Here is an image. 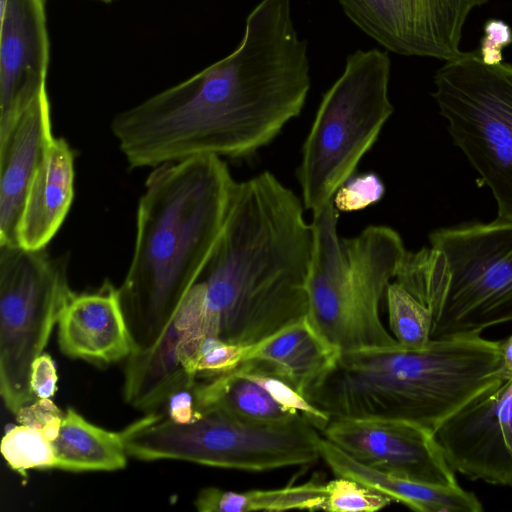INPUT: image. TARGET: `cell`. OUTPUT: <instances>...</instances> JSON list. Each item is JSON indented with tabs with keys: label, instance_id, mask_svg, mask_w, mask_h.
Returning <instances> with one entry per match:
<instances>
[{
	"label": "cell",
	"instance_id": "cell-6",
	"mask_svg": "<svg viewBox=\"0 0 512 512\" xmlns=\"http://www.w3.org/2000/svg\"><path fill=\"white\" fill-rule=\"evenodd\" d=\"M390 71L388 51L356 50L323 95L297 170L302 202L312 215L353 176L393 113Z\"/></svg>",
	"mask_w": 512,
	"mask_h": 512
},
{
	"label": "cell",
	"instance_id": "cell-5",
	"mask_svg": "<svg viewBox=\"0 0 512 512\" xmlns=\"http://www.w3.org/2000/svg\"><path fill=\"white\" fill-rule=\"evenodd\" d=\"M338 216L333 201L312 215L308 319L339 353L396 345L380 306L406 254L403 240L384 225L340 238Z\"/></svg>",
	"mask_w": 512,
	"mask_h": 512
},
{
	"label": "cell",
	"instance_id": "cell-31",
	"mask_svg": "<svg viewBox=\"0 0 512 512\" xmlns=\"http://www.w3.org/2000/svg\"><path fill=\"white\" fill-rule=\"evenodd\" d=\"M484 35L480 41L479 54L489 65L503 61L502 51L512 43V28L500 19H490L484 24Z\"/></svg>",
	"mask_w": 512,
	"mask_h": 512
},
{
	"label": "cell",
	"instance_id": "cell-16",
	"mask_svg": "<svg viewBox=\"0 0 512 512\" xmlns=\"http://www.w3.org/2000/svg\"><path fill=\"white\" fill-rule=\"evenodd\" d=\"M61 352L69 358L107 365L134 351L118 288L105 281L90 292H73L57 322Z\"/></svg>",
	"mask_w": 512,
	"mask_h": 512
},
{
	"label": "cell",
	"instance_id": "cell-17",
	"mask_svg": "<svg viewBox=\"0 0 512 512\" xmlns=\"http://www.w3.org/2000/svg\"><path fill=\"white\" fill-rule=\"evenodd\" d=\"M203 312V286L196 282L157 340L127 358L123 388L126 403L146 413L157 412L169 391L190 375L179 359L180 344L186 331L203 321Z\"/></svg>",
	"mask_w": 512,
	"mask_h": 512
},
{
	"label": "cell",
	"instance_id": "cell-27",
	"mask_svg": "<svg viewBox=\"0 0 512 512\" xmlns=\"http://www.w3.org/2000/svg\"><path fill=\"white\" fill-rule=\"evenodd\" d=\"M251 348L214 337L205 338L196 366L197 378H213L235 369L247 359Z\"/></svg>",
	"mask_w": 512,
	"mask_h": 512
},
{
	"label": "cell",
	"instance_id": "cell-15",
	"mask_svg": "<svg viewBox=\"0 0 512 512\" xmlns=\"http://www.w3.org/2000/svg\"><path fill=\"white\" fill-rule=\"evenodd\" d=\"M54 138L46 87L0 132V245H18L28 187Z\"/></svg>",
	"mask_w": 512,
	"mask_h": 512
},
{
	"label": "cell",
	"instance_id": "cell-28",
	"mask_svg": "<svg viewBox=\"0 0 512 512\" xmlns=\"http://www.w3.org/2000/svg\"><path fill=\"white\" fill-rule=\"evenodd\" d=\"M384 193L380 177L368 172L349 178L334 194L333 204L338 212H355L378 203Z\"/></svg>",
	"mask_w": 512,
	"mask_h": 512
},
{
	"label": "cell",
	"instance_id": "cell-9",
	"mask_svg": "<svg viewBox=\"0 0 512 512\" xmlns=\"http://www.w3.org/2000/svg\"><path fill=\"white\" fill-rule=\"evenodd\" d=\"M68 264V254L0 245V394L13 414L36 400L31 365L73 293Z\"/></svg>",
	"mask_w": 512,
	"mask_h": 512
},
{
	"label": "cell",
	"instance_id": "cell-3",
	"mask_svg": "<svg viewBox=\"0 0 512 512\" xmlns=\"http://www.w3.org/2000/svg\"><path fill=\"white\" fill-rule=\"evenodd\" d=\"M236 183L214 155L165 163L148 175L131 261L118 288L134 351L157 340L197 282Z\"/></svg>",
	"mask_w": 512,
	"mask_h": 512
},
{
	"label": "cell",
	"instance_id": "cell-32",
	"mask_svg": "<svg viewBox=\"0 0 512 512\" xmlns=\"http://www.w3.org/2000/svg\"><path fill=\"white\" fill-rule=\"evenodd\" d=\"M58 375L52 357L43 352L32 362L30 389L35 398H51L57 390Z\"/></svg>",
	"mask_w": 512,
	"mask_h": 512
},
{
	"label": "cell",
	"instance_id": "cell-1",
	"mask_svg": "<svg viewBox=\"0 0 512 512\" xmlns=\"http://www.w3.org/2000/svg\"><path fill=\"white\" fill-rule=\"evenodd\" d=\"M310 88L308 42L296 29L292 0H260L230 54L118 112L110 129L131 168L204 155L245 158L301 113Z\"/></svg>",
	"mask_w": 512,
	"mask_h": 512
},
{
	"label": "cell",
	"instance_id": "cell-7",
	"mask_svg": "<svg viewBox=\"0 0 512 512\" xmlns=\"http://www.w3.org/2000/svg\"><path fill=\"white\" fill-rule=\"evenodd\" d=\"M125 430L128 455L145 461L181 460L263 472L306 466L320 459L321 435L303 415L269 424L209 409L198 420L179 424L152 412Z\"/></svg>",
	"mask_w": 512,
	"mask_h": 512
},
{
	"label": "cell",
	"instance_id": "cell-23",
	"mask_svg": "<svg viewBox=\"0 0 512 512\" xmlns=\"http://www.w3.org/2000/svg\"><path fill=\"white\" fill-rule=\"evenodd\" d=\"M326 497V484L312 479L282 488L242 492L206 487L198 492L193 504L200 512L315 511L323 509Z\"/></svg>",
	"mask_w": 512,
	"mask_h": 512
},
{
	"label": "cell",
	"instance_id": "cell-19",
	"mask_svg": "<svg viewBox=\"0 0 512 512\" xmlns=\"http://www.w3.org/2000/svg\"><path fill=\"white\" fill-rule=\"evenodd\" d=\"M322 459L335 477L355 480L419 512H481L483 507L472 492L459 485L443 486L417 482L369 467L352 458L328 439L318 441Z\"/></svg>",
	"mask_w": 512,
	"mask_h": 512
},
{
	"label": "cell",
	"instance_id": "cell-33",
	"mask_svg": "<svg viewBox=\"0 0 512 512\" xmlns=\"http://www.w3.org/2000/svg\"><path fill=\"white\" fill-rule=\"evenodd\" d=\"M501 353L503 370L509 379L512 377V335L505 340H501Z\"/></svg>",
	"mask_w": 512,
	"mask_h": 512
},
{
	"label": "cell",
	"instance_id": "cell-25",
	"mask_svg": "<svg viewBox=\"0 0 512 512\" xmlns=\"http://www.w3.org/2000/svg\"><path fill=\"white\" fill-rule=\"evenodd\" d=\"M1 453L8 466L22 477L30 469H55L53 443L41 431L26 425L7 430L1 441Z\"/></svg>",
	"mask_w": 512,
	"mask_h": 512
},
{
	"label": "cell",
	"instance_id": "cell-20",
	"mask_svg": "<svg viewBox=\"0 0 512 512\" xmlns=\"http://www.w3.org/2000/svg\"><path fill=\"white\" fill-rule=\"evenodd\" d=\"M338 354L306 315L253 345L246 360L266 363L308 400Z\"/></svg>",
	"mask_w": 512,
	"mask_h": 512
},
{
	"label": "cell",
	"instance_id": "cell-26",
	"mask_svg": "<svg viewBox=\"0 0 512 512\" xmlns=\"http://www.w3.org/2000/svg\"><path fill=\"white\" fill-rule=\"evenodd\" d=\"M327 497L323 509L329 512H375L392 500L355 480L335 477L326 484Z\"/></svg>",
	"mask_w": 512,
	"mask_h": 512
},
{
	"label": "cell",
	"instance_id": "cell-13",
	"mask_svg": "<svg viewBox=\"0 0 512 512\" xmlns=\"http://www.w3.org/2000/svg\"><path fill=\"white\" fill-rule=\"evenodd\" d=\"M321 433L369 467L417 482L458 485L434 433L419 425L397 420L331 418Z\"/></svg>",
	"mask_w": 512,
	"mask_h": 512
},
{
	"label": "cell",
	"instance_id": "cell-24",
	"mask_svg": "<svg viewBox=\"0 0 512 512\" xmlns=\"http://www.w3.org/2000/svg\"><path fill=\"white\" fill-rule=\"evenodd\" d=\"M392 336L407 349L424 348L431 340L433 313L400 283L393 280L385 295Z\"/></svg>",
	"mask_w": 512,
	"mask_h": 512
},
{
	"label": "cell",
	"instance_id": "cell-12",
	"mask_svg": "<svg viewBox=\"0 0 512 512\" xmlns=\"http://www.w3.org/2000/svg\"><path fill=\"white\" fill-rule=\"evenodd\" d=\"M434 436L453 471L512 486V377L455 411Z\"/></svg>",
	"mask_w": 512,
	"mask_h": 512
},
{
	"label": "cell",
	"instance_id": "cell-21",
	"mask_svg": "<svg viewBox=\"0 0 512 512\" xmlns=\"http://www.w3.org/2000/svg\"><path fill=\"white\" fill-rule=\"evenodd\" d=\"M198 407L223 411L258 423H282L301 414L283 407L260 380L254 362L246 360L235 369L208 379H198Z\"/></svg>",
	"mask_w": 512,
	"mask_h": 512
},
{
	"label": "cell",
	"instance_id": "cell-34",
	"mask_svg": "<svg viewBox=\"0 0 512 512\" xmlns=\"http://www.w3.org/2000/svg\"><path fill=\"white\" fill-rule=\"evenodd\" d=\"M94 1H99V2H102V3H111L115 0H94Z\"/></svg>",
	"mask_w": 512,
	"mask_h": 512
},
{
	"label": "cell",
	"instance_id": "cell-4",
	"mask_svg": "<svg viewBox=\"0 0 512 512\" xmlns=\"http://www.w3.org/2000/svg\"><path fill=\"white\" fill-rule=\"evenodd\" d=\"M501 341L481 334L341 352L308 396L330 418L404 421L433 433L475 397L507 380Z\"/></svg>",
	"mask_w": 512,
	"mask_h": 512
},
{
	"label": "cell",
	"instance_id": "cell-8",
	"mask_svg": "<svg viewBox=\"0 0 512 512\" xmlns=\"http://www.w3.org/2000/svg\"><path fill=\"white\" fill-rule=\"evenodd\" d=\"M433 80L454 144L490 188L496 219L512 222V64L489 65L478 50L462 52Z\"/></svg>",
	"mask_w": 512,
	"mask_h": 512
},
{
	"label": "cell",
	"instance_id": "cell-2",
	"mask_svg": "<svg viewBox=\"0 0 512 512\" xmlns=\"http://www.w3.org/2000/svg\"><path fill=\"white\" fill-rule=\"evenodd\" d=\"M304 209L268 171L236 183L197 280L205 338L253 346L308 314L313 230Z\"/></svg>",
	"mask_w": 512,
	"mask_h": 512
},
{
	"label": "cell",
	"instance_id": "cell-14",
	"mask_svg": "<svg viewBox=\"0 0 512 512\" xmlns=\"http://www.w3.org/2000/svg\"><path fill=\"white\" fill-rule=\"evenodd\" d=\"M0 132L47 87L46 0H0Z\"/></svg>",
	"mask_w": 512,
	"mask_h": 512
},
{
	"label": "cell",
	"instance_id": "cell-29",
	"mask_svg": "<svg viewBox=\"0 0 512 512\" xmlns=\"http://www.w3.org/2000/svg\"><path fill=\"white\" fill-rule=\"evenodd\" d=\"M198 378L187 375L166 395L160 408L165 418L179 424L191 423L202 416L198 407L196 387Z\"/></svg>",
	"mask_w": 512,
	"mask_h": 512
},
{
	"label": "cell",
	"instance_id": "cell-18",
	"mask_svg": "<svg viewBox=\"0 0 512 512\" xmlns=\"http://www.w3.org/2000/svg\"><path fill=\"white\" fill-rule=\"evenodd\" d=\"M74 154L54 138L26 193L17 228L18 245L44 249L62 226L74 199Z\"/></svg>",
	"mask_w": 512,
	"mask_h": 512
},
{
	"label": "cell",
	"instance_id": "cell-10",
	"mask_svg": "<svg viewBox=\"0 0 512 512\" xmlns=\"http://www.w3.org/2000/svg\"><path fill=\"white\" fill-rule=\"evenodd\" d=\"M430 245L447 262L449 280L431 338L481 334L512 321V222L495 219L440 228Z\"/></svg>",
	"mask_w": 512,
	"mask_h": 512
},
{
	"label": "cell",
	"instance_id": "cell-30",
	"mask_svg": "<svg viewBox=\"0 0 512 512\" xmlns=\"http://www.w3.org/2000/svg\"><path fill=\"white\" fill-rule=\"evenodd\" d=\"M15 416L19 424L41 431L53 442L59 435L64 412L50 398H37L21 407Z\"/></svg>",
	"mask_w": 512,
	"mask_h": 512
},
{
	"label": "cell",
	"instance_id": "cell-11",
	"mask_svg": "<svg viewBox=\"0 0 512 512\" xmlns=\"http://www.w3.org/2000/svg\"><path fill=\"white\" fill-rule=\"evenodd\" d=\"M346 17L384 50L403 56L458 57L471 11L489 0H337Z\"/></svg>",
	"mask_w": 512,
	"mask_h": 512
},
{
	"label": "cell",
	"instance_id": "cell-22",
	"mask_svg": "<svg viewBox=\"0 0 512 512\" xmlns=\"http://www.w3.org/2000/svg\"><path fill=\"white\" fill-rule=\"evenodd\" d=\"M55 469L69 472L116 471L127 465L126 431L103 429L69 407L52 442Z\"/></svg>",
	"mask_w": 512,
	"mask_h": 512
}]
</instances>
